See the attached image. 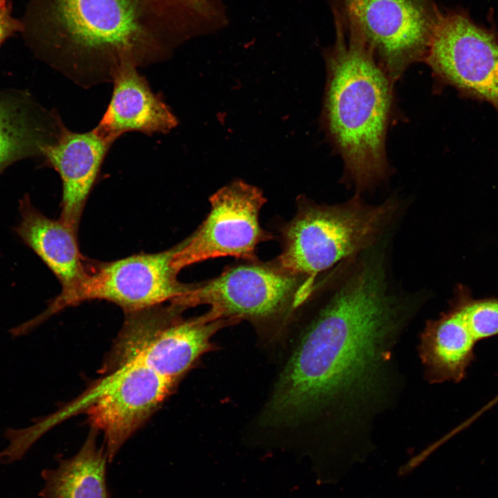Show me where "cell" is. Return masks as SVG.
Segmentation results:
<instances>
[{
  "label": "cell",
  "mask_w": 498,
  "mask_h": 498,
  "mask_svg": "<svg viewBox=\"0 0 498 498\" xmlns=\"http://www.w3.org/2000/svg\"><path fill=\"white\" fill-rule=\"evenodd\" d=\"M387 257L367 251L320 275L293 317L304 321L261 421L305 426L340 451L366 447L406 385L396 355L421 310L403 293Z\"/></svg>",
  "instance_id": "cell-1"
},
{
  "label": "cell",
  "mask_w": 498,
  "mask_h": 498,
  "mask_svg": "<svg viewBox=\"0 0 498 498\" xmlns=\"http://www.w3.org/2000/svg\"><path fill=\"white\" fill-rule=\"evenodd\" d=\"M21 21L35 57L90 87L123 66L167 60L228 17L223 0H28Z\"/></svg>",
  "instance_id": "cell-2"
},
{
  "label": "cell",
  "mask_w": 498,
  "mask_h": 498,
  "mask_svg": "<svg viewBox=\"0 0 498 498\" xmlns=\"http://www.w3.org/2000/svg\"><path fill=\"white\" fill-rule=\"evenodd\" d=\"M335 30V42L324 53L326 82L321 120L342 157L345 178L360 192L389 172L385 139L392 80L360 40Z\"/></svg>",
  "instance_id": "cell-3"
},
{
  "label": "cell",
  "mask_w": 498,
  "mask_h": 498,
  "mask_svg": "<svg viewBox=\"0 0 498 498\" xmlns=\"http://www.w3.org/2000/svg\"><path fill=\"white\" fill-rule=\"evenodd\" d=\"M403 206L394 198L369 204L358 193L333 205L301 194L294 216L277 227V258L286 268L315 279L389 237Z\"/></svg>",
  "instance_id": "cell-4"
},
{
  "label": "cell",
  "mask_w": 498,
  "mask_h": 498,
  "mask_svg": "<svg viewBox=\"0 0 498 498\" xmlns=\"http://www.w3.org/2000/svg\"><path fill=\"white\" fill-rule=\"evenodd\" d=\"M315 279L286 268L277 257L239 260L170 303L185 310L208 305L216 317L243 320L261 332L275 333L290 325Z\"/></svg>",
  "instance_id": "cell-5"
},
{
  "label": "cell",
  "mask_w": 498,
  "mask_h": 498,
  "mask_svg": "<svg viewBox=\"0 0 498 498\" xmlns=\"http://www.w3.org/2000/svg\"><path fill=\"white\" fill-rule=\"evenodd\" d=\"M183 311L169 302L167 306L163 304L125 313L106 371L136 362L176 382L201 355L211 349V339L217 331L237 322L216 317L208 311L184 319Z\"/></svg>",
  "instance_id": "cell-6"
},
{
  "label": "cell",
  "mask_w": 498,
  "mask_h": 498,
  "mask_svg": "<svg viewBox=\"0 0 498 498\" xmlns=\"http://www.w3.org/2000/svg\"><path fill=\"white\" fill-rule=\"evenodd\" d=\"M335 26L360 40L393 81L425 60L441 11L434 0H331Z\"/></svg>",
  "instance_id": "cell-7"
},
{
  "label": "cell",
  "mask_w": 498,
  "mask_h": 498,
  "mask_svg": "<svg viewBox=\"0 0 498 498\" xmlns=\"http://www.w3.org/2000/svg\"><path fill=\"white\" fill-rule=\"evenodd\" d=\"M181 242L156 253L133 255L112 261L86 260V273L70 292L59 294L35 317L42 324L66 307L92 299H103L125 313L170 302L190 291L195 283L178 280L172 259Z\"/></svg>",
  "instance_id": "cell-8"
},
{
  "label": "cell",
  "mask_w": 498,
  "mask_h": 498,
  "mask_svg": "<svg viewBox=\"0 0 498 498\" xmlns=\"http://www.w3.org/2000/svg\"><path fill=\"white\" fill-rule=\"evenodd\" d=\"M425 61L443 84L498 113V31L464 10L441 11Z\"/></svg>",
  "instance_id": "cell-9"
},
{
  "label": "cell",
  "mask_w": 498,
  "mask_h": 498,
  "mask_svg": "<svg viewBox=\"0 0 498 498\" xmlns=\"http://www.w3.org/2000/svg\"><path fill=\"white\" fill-rule=\"evenodd\" d=\"M209 201L206 217L181 241L173 257L172 266L178 273L217 257L257 259L258 245L275 238L260 224L259 214L266 199L259 187L235 179L218 190Z\"/></svg>",
  "instance_id": "cell-10"
},
{
  "label": "cell",
  "mask_w": 498,
  "mask_h": 498,
  "mask_svg": "<svg viewBox=\"0 0 498 498\" xmlns=\"http://www.w3.org/2000/svg\"><path fill=\"white\" fill-rule=\"evenodd\" d=\"M84 406L93 430L103 433L108 461L170 394L176 382L139 362L110 371Z\"/></svg>",
  "instance_id": "cell-11"
},
{
  "label": "cell",
  "mask_w": 498,
  "mask_h": 498,
  "mask_svg": "<svg viewBox=\"0 0 498 498\" xmlns=\"http://www.w3.org/2000/svg\"><path fill=\"white\" fill-rule=\"evenodd\" d=\"M113 142L95 128L75 132L63 124L55 141L42 149L44 164L59 174L62 183L59 219L77 231L102 164Z\"/></svg>",
  "instance_id": "cell-12"
},
{
  "label": "cell",
  "mask_w": 498,
  "mask_h": 498,
  "mask_svg": "<svg viewBox=\"0 0 498 498\" xmlns=\"http://www.w3.org/2000/svg\"><path fill=\"white\" fill-rule=\"evenodd\" d=\"M137 68L128 65L116 73L110 102L95 127L113 142L130 131L167 133L178 123L170 107L152 91Z\"/></svg>",
  "instance_id": "cell-13"
},
{
  "label": "cell",
  "mask_w": 498,
  "mask_h": 498,
  "mask_svg": "<svg viewBox=\"0 0 498 498\" xmlns=\"http://www.w3.org/2000/svg\"><path fill=\"white\" fill-rule=\"evenodd\" d=\"M477 342L454 297L445 311L425 322L419 335L417 351L425 380L432 385L461 382L474 360Z\"/></svg>",
  "instance_id": "cell-14"
},
{
  "label": "cell",
  "mask_w": 498,
  "mask_h": 498,
  "mask_svg": "<svg viewBox=\"0 0 498 498\" xmlns=\"http://www.w3.org/2000/svg\"><path fill=\"white\" fill-rule=\"evenodd\" d=\"M63 122L55 111L39 104L28 92H0V174L14 163L42 158Z\"/></svg>",
  "instance_id": "cell-15"
},
{
  "label": "cell",
  "mask_w": 498,
  "mask_h": 498,
  "mask_svg": "<svg viewBox=\"0 0 498 498\" xmlns=\"http://www.w3.org/2000/svg\"><path fill=\"white\" fill-rule=\"evenodd\" d=\"M19 212L15 233L58 279L62 286L59 294L68 293L86 273L87 259L80 250L78 231L59 219L45 216L33 205L28 194L19 200Z\"/></svg>",
  "instance_id": "cell-16"
},
{
  "label": "cell",
  "mask_w": 498,
  "mask_h": 498,
  "mask_svg": "<svg viewBox=\"0 0 498 498\" xmlns=\"http://www.w3.org/2000/svg\"><path fill=\"white\" fill-rule=\"evenodd\" d=\"M58 461L57 468L42 472L41 498H109L108 459L104 448L98 447L96 431H91L73 456Z\"/></svg>",
  "instance_id": "cell-17"
},
{
  "label": "cell",
  "mask_w": 498,
  "mask_h": 498,
  "mask_svg": "<svg viewBox=\"0 0 498 498\" xmlns=\"http://www.w3.org/2000/svg\"><path fill=\"white\" fill-rule=\"evenodd\" d=\"M456 297L465 322L477 342L498 335V298L473 299L465 288L459 287Z\"/></svg>",
  "instance_id": "cell-18"
},
{
  "label": "cell",
  "mask_w": 498,
  "mask_h": 498,
  "mask_svg": "<svg viewBox=\"0 0 498 498\" xmlns=\"http://www.w3.org/2000/svg\"><path fill=\"white\" fill-rule=\"evenodd\" d=\"M22 30V22L12 15L10 1L0 10V46L10 37Z\"/></svg>",
  "instance_id": "cell-19"
},
{
  "label": "cell",
  "mask_w": 498,
  "mask_h": 498,
  "mask_svg": "<svg viewBox=\"0 0 498 498\" xmlns=\"http://www.w3.org/2000/svg\"><path fill=\"white\" fill-rule=\"evenodd\" d=\"M8 2L7 0H0V10L5 6Z\"/></svg>",
  "instance_id": "cell-20"
}]
</instances>
